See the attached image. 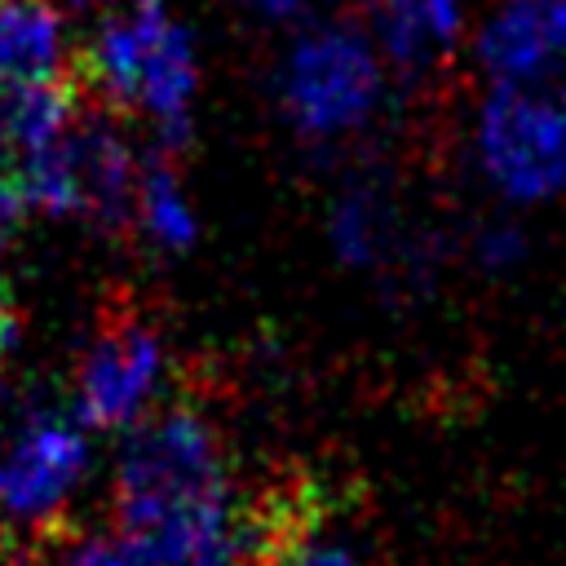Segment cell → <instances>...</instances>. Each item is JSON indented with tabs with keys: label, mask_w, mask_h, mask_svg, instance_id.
I'll list each match as a JSON object with an SVG mask.
<instances>
[{
	"label": "cell",
	"mask_w": 566,
	"mask_h": 566,
	"mask_svg": "<svg viewBox=\"0 0 566 566\" xmlns=\"http://www.w3.org/2000/svg\"><path fill=\"white\" fill-rule=\"evenodd\" d=\"M376 62L354 31H314L287 57L283 97L305 133H340L376 102Z\"/></svg>",
	"instance_id": "cell-4"
},
{
	"label": "cell",
	"mask_w": 566,
	"mask_h": 566,
	"mask_svg": "<svg viewBox=\"0 0 566 566\" xmlns=\"http://www.w3.org/2000/svg\"><path fill=\"white\" fill-rule=\"evenodd\" d=\"M195 88V62H190V40L159 13L150 22V44H146V66H142V93L137 106H146L168 137H181L186 128V106Z\"/></svg>",
	"instance_id": "cell-9"
},
{
	"label": "cell",
	"mask_w": 566,
	"mask_h": 566,
	"mask_svg": "<svg viewBox=\"0 0 566 566\" xmlns=\"http://www.w3.org/2000/svg\"><path fill=\"white\" fill-rule=\"evenodd\" d=\"M133 9H137V13H155V9H164V4H159V0H133Z\"/></svg>",
	"instance_id": "cell-16"
},
{
	"label": "cell",
	"mask_w": 566,
	"mask_h": 566,
	"mask_svg": "<svg viewBox=\"0 0 566 566\" xmlns=\"http://www.w3.org/2000/svg\"><path fill=\"white\" fill-rule=\"evenodd\" d=\"M84 420L40 394L0 398V509L18 522H44L62 509L88 464Z\"/></svg>",
	"instance_id": "cell-2"
},
{
	"label": "cell",
	"mask_w": 566,
	"mask_h": 566,
	"mask_svg": "<svg viewBox=\"0 0 566 566\" xmlns=\"http://www.w3.org/2000/svg\"><path fill=\"white\" fill-rule=\"evenodd\" d=\"M252 4H261L265 13H296L305 0H252Z\"/></svg>",
	"instance_id": "cell-15"
},
{
	"label": "cell",
	"mask_w": 566,
	"mask_h": 566,
	"mask_svg": "<svg viewBox=\"0 0 566 566\" xmlns=\"http://www.w3.org/2000/svg\"><path fill=\"white\" fill-rule=\"evenodd\" d=\"M84 84L71 80H0V172L13 177L75 115Z\"/></svg>",
	"instance_id": "cell-6"
},
{
	"label": "cell",
	"mask_w": 566,
	"mask_h": 566,
	"mask_svg": "<svg viewBox=\"0 0 566 566\" xmlns=\"http://www.w3.org/2000/svg\"><path fill=\"white\" fill-rule=\"evenodd\" d=\"M270 566H358L345 548H336V544H318L314 539V531H305V535H296Z\"/></svg>",
	"instance_id": "cell-13"
},
{
	"label": "cell",
	"mask_w": 566,
	"mask_h": 566,
	"mask_svg": "<svg viewBox=\"0 0 566 566\" xmlns=\"http://www.w3.org/2000/svg\"><path fill=\"white\" fill-rule=\"evenodd\" d=\"M159 336L137 314H106L75 376V416L93 429H119L137 420L159 385Z\"/></svg>",
	"instance_id": "cell-5"
},
{
	"label": "cell",
	"mask_w": 566,
	"mask_h": 566,
	"mask_svg": "<svg viewBox=\"0 0 566 566\" xmlns=\"http://www.w3.org/2000/svg\"><path fill=\"white\" fill-rule=\"evenodd\" d=\"M137 208H142V221L150 230L155 243L164 248H186L190 243V212L181 203V190L177 181L164 172V168H146L142 181H137Z\"/></svg>",
	"instance_id": "cell-11"
},
{
	"label": "cell",
	"mask_w": 566,
	"mask_h": 566,
	"mask_svg": "<svg viewBox=\"0 0 566 566\" xmlns=\"http://www.w3.org/2000/svg\"><path fill=\"white\" fill-rule=\"evenodd\" d=\"M566 53V0H509L482 31V62L504 80L539 75Z\"/></svg>",
	"instance_id": "cell-7"
},
{
	"label": "cell",
	"mask_w": 566,
	"mask_h": 566,
	"mask_svg": "<svg viewBox=\"0 0 566 566\" xmlns=\"http://www.w3.org/2000/svg\"><path fill=\"white\" fill-rule=\"evenodd\" d=\"M66 22L53 0H0V80H71Z\"/></svg>",
	"instance_id": "cell-8"
},
{
	"label": "cell",
	"mask_w": 566,
	"mask_h": 566,
	"mask_svg": "<svg viewBox=\"0 0 566 566\" xmlns=\"http://www.w3.org/2000/svg\"><path fill=\"white\" fill-rule=\"evenodd\" d=\"M115 517L150 539L168 566H234L243 513L230 504L217 433L177 407L150 420L115 473Z\"/></svg>",
	"instance_id": "cell-1"
},
{
	"label": "cell",
	"mask_w": 566,
	"mask_h": 566,
	"mask_svg": "<svg viewBox=\"0 0 566 566\" xmlns=\"http://www.w3.org/2000/svg\"><path fill=\"white\" fill-rule=\"evenodd\" d=\"M18 208H27V203H22L18 186H13V177H4V172H0V261H4V243H9V230H13V217H18ZM0 318H9L4 270H0Z\"/></svg>",
	"instance_id": "cell-14"
},
{
	"label": "cell",
	"mask_w": 566,
	"mask_h": 566,
	"mask_svg": "<svg viewBox=\"0 0 566 566\" xmlns=\"http://www.w3.org/2000/svg\"><path fill=\"white\" fill-rule=\"evenodd\" d=\"M71 566H168V562L150 539L115 526V531H102V535H88L84 544H75Z\"/></svg>",
	"instance_id": "cell-12"
},
{
	"label": "cell",
	"mask_w": 566,
	"mask_h": 566,
	"mask_svg": "<svg viewBox=\"0 0 566 566\" xmlns=\"http://www.w3.org/2000/svg\"><path fill=\"white\" fill-rule=\"evenodd\" d=\"M367 13L385 49L407 66L455 35V0H367Z\"/></svg>",
	"instance_id": "cell-10"
},
{
	"label": "cell",
	"mask_w": 566,
	"mask_h": 566,
	"mask_svg": "<svg viewBox=\"0 0 566 566\" xmlns=\"http://www.w3.org/2000/svg\"><path fill=\"white\" fill-rule=\"evenodd\" d=\"M486 172L517 199L566 186V102L504 84L482 111Z\"/></svg>",
	"instance_id": "cell-3"
}]
</instances>
